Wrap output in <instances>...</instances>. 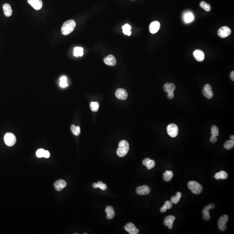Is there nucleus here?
<instances>
[{"label": "nucleus", "instance_id": "obj_1", "mask_svg": "<svg viewBox=\"0 0 234 234\" xmlns=\"http://www.w3.org/2000/svg\"><path fill=\"white\" fill-rule=\"evenodd\" d=\"M76 23L73 20H70L65 22L61 28L62 33L64 35L70 34L76 27Z\"/></svg>", "mask_w": 234, "mask_h": 234}, {"label": "nucleus", "instance_id": "obj_2", "mask_svg": "<svg viewBox=\"0 0 234 234\" xmlns=\"http://www.w3.org/2000/svg\"><path fill=\"white\" fill-rule=\"evenodd\" d=\"M129 149V143L125 140H122L119 143V148L117 150V154L119 157H124L127 154Z\"/></svg>", "mask_w": 234, "mask_h": 234}, {"label": "nucleus", "instance_id": "obj_3", "mask_svg": "<svg viewBox=\"0 0 234 234\" xmlns=\"http://www.w3.org/2000/svg\"><path fill=\"white\" fill-rule=\"evenodd\" d=\"M188 187L192 193L199 194L202 192V187L198 182L195 181H190L188 183Z\"/></svg>", "mask_w": 234, "mask_h": 234}, {"label": "nucleus", "instance_id": "obj_4", "mask_svg": "<svg viewBox=\"0 0 234 234\" xmlns=\"http://www.w3.org/2000/svg\"><path fill=\"white\" fill-rule=\"evenodd\" d=\"M4 141L5 143L7 146L11 147L16 143V137L11 133H7L5 135Z\"/></svg>", "mask_w": 234, "mask_h": 234}, {"label": "nucleus", "instance_id": "obj_5", "mask_svg": "<svg viewBox=\"0 0 234 234\" xmlns=\"http://www.w3.org/2000/svg\"><path fill=\"white\" fill-rule=\"evenodd\" d=\"M167 132L169 135L172 137H175L177 136L178 133V127L175 124H170L168 125L167 128Z\"/></svg>", "mask_w": 234, "mask_h": 234}, {"label": "nucleus", "instance_id": "obj_6", "mask_svg": "<svg viewBox=\"0 0 234 234\" xmlns=\"http://www.w3.org/2000/svg\"><path fill=\"white\" fill-rule=\"evenodd\" d=\"M229 220V216L227 215H224L220 217L218 222V227L221 231H224L226 229V223Z\"/></svg>", "mask_w": 234, "mask_h": 234}, {"label": "nucleus", "instance_id": "obj_7", "mask_svg": "<svg viewBox=\"0 0 234 234\" xmlns=\"http://www.w3.org/2000/svg\"><path fill=\"white\" fill-rule=\"evenodd\" d=\"M231 30L229 27L227 26H224L219 30L218 31V34L219 36L222 38H227L230 35Z\"/></svg>", "mask_w": 234, "mask_h": 234}, {"label": "nucleus", "instance_id": "obj_8", "mask_svg": "<svg viewBox=\"0 0 234 234\" xmlns=\"http://www.w3.org/2000/svg\"><path fill=\"white\" fill-rule=\"evenodd\" d=\"M215 206L213 203L209 204V206H207L204 208L202 211V213L203 214V218L204 220L208 221L210 219V215L209 214V211L210 209L215 208Z\"/></svg>", "mask_w": 234, "mask_h": 234}, {"label": "nucleus", "instance_id": "obj_9", "mask_svg": "<svg viewBox=\"0 0 234 234\" xmlns=\"http://www.w3.org/2000/svg\"><path fill=\"white\" fill-rule=\"evenodd\" d=\"M212 87L209 84H206L203 87L202 93L203 95L206 98L208 99H211L213 98V91L212 90Z\"/></svg>", "mask_w": 234, "mask_h": 234}, {"label": "nucleus", "instance_id": "obj_10", "mask_svg": "<svg viewBox=\"0 0 234 234\" xmlns=\"http://www.w3.org/2000/svg\"><path fill=\"white\" fill-rule=\"evenodd\" d=\"M27 2L35 10H40L43 7V2L41 0H27Z\"/></svg>", "mask_w": 234, "mask_h": 234}, {"label": "nucleus", "instance_id": "obj_11", "mask_svg": "<svg viewBox=\"0 0 234 234\" xmlns=\"http://www.w3.org/2000/svg\"><path fill=\"white\" fill-rule=\"evenodd\" d=\"M150 191L151 190L149 186L147 185H144L137 187L136 192L138 195L143 196V195H146L149 194Z\"/></svg>", "mask_w": 234, "mask_h": 234}, {"label": "nucleus", "instance_id": "obj_12", "mask_svg": "<svg viewBox=\"0 0 234 234\" xmlns=\"http://www.w3.org/2000/svg\"><path fill=\"white\" fill-rule=\"evenodd\" d=\"M117 98L120 100H126L127 98L128 94L127 92L123 89H119L115 92Z\"/></svg>", "mask_w": 234, "mask_h": 234}, {"label": "nucleus", "instance_id": "obj_13", "mask_svg": "<svg viewBox=\"0 0 234 234\" xmlns=\"http://www.w3.org/2000/svg\"><path fill=\"white\" fill-rule=\"evenodd\" d=\"M176 218L173 215H169L166 216L164 221V223L165 226H168L170 229L173 228V224Z\"/></svg>", "mask_w": 234, "mask_h": 234}, {"label": "nucleus", "instance_id": "obj_14", "mask_svg": "<svg viewBox=\"0 0 234 234\" xmlns=\"http://www.w3.org/2000/svg\"><path fill=\"white\" fill-rule=\"evenodd\" d=\"M160 23L158 21L152 22L149 26V30L152 34H156L160 28Z\"/></svg>", "mask_w": 234, "mask_h": 234}, {"label": "nucleus", "instance_id": "obj_15", "mask_svg": "<svg viewBox=\"0 0 234 234\" xmlns=\"http://www.w3.org/2000/svg\"><path fill=\"white\" fill-rule=\"evenodd\" d=\"M193 56L198 61H202L205 59V54L201 50H196L193 52Z\"/></svg>", "mask_w": 234, "mask_h": 234}, {"label": "nucleus", "instance_id": "obj_16", "mask_svg": "<svg viewBox=\"0 0 234 234\" xmlns=\"http://www.w3.org/2000/svg\"><path fill=\"white\" fill-rule=\"evenodd\" d=\"M67 183L65 180H59L56 181L54 184L55 188L58 191L62 190L66 187Z\"/></svg>", "mask_w": 234, "mask_h": 234}, {"label": "nucleus", "instance_id": "obj_17", "mask_svg": "<svg viewBox=\"0 0 234 234\" xmlns=\"http://www.w3.org/2000/svg\"><path fill=\"white\" fill-rule=\"evenodd\" d=\"M104 62L106 65L110 66H115L116 64V60L112 55H109L104 59Z\"/></svg>", "mask_w": 234, "mask_h": 234}, {"label": "nucleus", "instance_id": "obj_18", "mask_svg": "<svg viewBox=\"0 0 234 234\" xmlns=\"http://www.w3.org/2000/svg\"><path fill=\"white\" fill-rule=\"evenodd\" d=\"M183 21L186 23L192 22L194 20V16L193 13L190 12L185 13L183 16Z\"/></svg>", "mask_w": 234, "mask_h": 234}, {"label": "nucleus", "instance_id": "obj_19", "mask_svg": "<svg viewBox=\"0 0 234 234\" xmlns=\"http://www.w3.org/2000/svg\"><path fill=\"white\" fill-rule=\"evenodd\" d=\"M176 87L174 84L171 83H166L164 86V89L166 93H174Z\"/></svg>", "mask_w": 234, "mask_h": 234}, {"label": "nucleus", "instance_id": "obj_20", "mask_svg": "<svg viewBox=\"0 0 234 234\" xmlns=\"http://www.w3.org/2000/svg\"><path fill=\"white\" fill-rule=\"evenodd\" d=\"M105 212L107 213V218L109 219H111L114 218L115 215V212L114 208L111 206H108L105 209Z\"/></svg>", "mask_w": 234, "mask_h": 234}, {"label": "nucleus", "instance_id": "obj_21", "mask_svg": "<svg viewBox=\"0 0 234 234\" xmlns=\"http://www.w3.org/2000/svg\"><path fill=\"white\" fill-rule=\"evenodd\" d=\"M3 10H4V14L5 16L7 17H9L11 16L12 14V10L11 5L8 4H5L3 5Z\"/></svg>", "mask_w": 234, "mask_h": 234}, {"label": "nucleus", "instance_id": "obj_22", "mask_svg": "<svg viewBox=\"0 0 234 234\" xmlns=\"http://www.w3.org/2000/svg\"><path fill=\"white\" fill-rule=\"evenodd\" d=\"M216 180H225L228 177V174L226 172L224 171H221L219 173H216L214 176Z\"/></svg>", "mask_w": 234, "mask_h": 234}, {"label": "nucleus", "instance_id": "obj_23", "mask_svg": "<svg viewBox=\"0 0 234 234\" xmlns=\"http://www.w3.org/2000/svg\"><path fill=\"white\" fill-rule=\"evenodd\" d=\"M173 175H174V174L172 171L166 170L163 174V179L165 181H170L173 178Z\"/></svg>", "mask_w": 234, "mask_h": 234}, {"label": "nucleus", "instance_id": "obj_24", "mask_svg": "<svg viewBox=\"0 0 234 234\" xmlns=\"http://www.w3.org/2000/svg\"><path fill=\"white\" fill-rule=\"evenodd\" d=\"M93 186L94 188H100L103 190H107V186L105 183H103L101 181H99L96 183H94L93 184Z\"/></svg>", "mask_w": 234, "mask_h": 234}, {"label": "nucleus", "instance_id": "obj_25", "mask_svg": "<svg viewBox=\"0 0 234 234\" xmlns=\"http://www.w3.org/2000/svg\"><path fill=\"white\" fill-rule=\"evenodd\" d=\"M131 26L128 24H126L122 27L123 32L125 35L130 36L131 34Z\"/></svg>", "mask_w": 234, "mask_h": 234}, {"label": "nucleus", "instance_id": "obj_26", "mask_svg": "<svg viewBox=\"0 0 234 234\" xmlns=\"http://www.w3.org/2000/svg\"><path fill=\"white\" fill-rule=\"evenodd\" d=\"M83 55V49L81 47H76L74 48V55L76 57L82 56Z\"/></svg>", "mask_w": 234, "mask_h": 234}, {"label": "nucleus", "instance_id": "obj_27", "mask_svg": "<svg viewBox=\"0 0 234 234\" xmlns=\"http://www.w3.org/2000/svg\"><path fill=\"white\" fill-rule=\"evenodd\" d=\"M182 194L180 192H176V196H173L171 197V201L173 204H177L180 201V198L181 197Z\"/></svg>", "mask_w": 234, "mask_h": 234}, {"label": "nucleus", "instance_id": "obj_28", "mask_svg": "<svg viewBox=\"0 0 234 234\" xmlns=\"http://www.w3.org/2000/svg\"><path fill=\"white\" fill-rule=\"evenodd\" d=\"M71 130L73 135L76 136H78L80 133V128L79 126H76L74 125H72L71 126Z\"/></svg>", "mask_w": 234, "mask_h": 234}, {"label": "nucleus", "instance_id": "obj_29", "mask_svg": "<svg viewBox=\"0 0 234 234\" xmlns=\"http://www.w3.org/2000/svg\"><path fill=\"white\" fill-rule=\"evenodd\" d=\"M234 146V140H229L225 143L224 147L226 150H231L233 148Z\"/></svg>", "mask_w": 234, "mask_h": 234}, {"label": "nucleus", "instance_id": "obj_30", "mask_svg": "<svg viewBox=\"0 0 234 234\" xmlns=\"http://www.w3.org/2000/svg\"><path fill=\"white\" fill-rule=\"evenodd\" d=\"M200 7H202V9H204L207 11H211V7L210 5L207 4L205 1H202L200 3Z\"/></svg>", "mask_w": 234, "mask_h": 234}, {"label": "nucleus", "instance_id": "obj_31", "mask_svg": "<svg viewBox=\"0 0 234 234\" xmlns=\"http://www.w3.org/2000/svg\"><path fill=\"white\" fill-rule=\"evenodd\" d=\"M90 109L94 112H96L99 110V104L98 102H92L90 103Z\"/></svg>", "mask_w": 234, "mask_h": 234}, {"label": "nucleus", "instance_id": "obj_32", "mask_svg": "<svg viewBox=\"0 0 234 234\" xmlns=\"http://www.w3.org/2000/svg\"><path fill=\"white\" fill-rule=\"evenodd\" d=\"M135 225L131 223H128L125 226V230L128 232H131L132 231L135 229Z\"/></svg>", "mask_w": 234, "mask_h": 234}, {"label": "nucleus", "instance_id": "obj_33", "mask_svg": "<svg viewBox=\"0 0 234 234\" xmlns=\"http://www.w3.org/2000/svg\"><path fill=\"white\" fill-rule=\"evenodd\" d=\"M219 129L218 127H217L216 126L213 125L211 127V133L212 134V135L215 137L218 136L219 135Z\"/></svg>", "mask_w": 234, "mask_h": 234}, {"label": "nucleus", "instance_id": "obj_34", "mask_svg": "<svg viewBox=\"0 0 234 234\" xmlns=\"http://www.w3.org/2000/svg\"><path fill=\"white\" fill-rule=\"evenodd\" d=\"M60 85L61 87L65 88L68 86L67 82V78L66 76H62L60 79Z\"/></svg>", "mask_w": 234, "mask_h": 234}, {"label": "nucleus", "instance_id": "obj_35", "mask_svg": "<svg viewBox=\"0 0 234 234\" xmlns=\"http://www.w3.org/2000/svg\"><path fill=\"white\" fill-rule=\"evenodd\" d=\"M45 150L43 149H40L37 150L36 152V155L39 158H44Z\"/></svg>", "mask_w": 234, "mask_h": 234}, {"label": "nucleus", "instance_id": "obj_36", "mask_svg": "<svg viewBox=\"0 0 234 234\" xmlns=\"http://www.w3.org/2000/svg\"><path fill=\"white\" fill-rule=\"evenodd\" d=\"M155 161L154 160H150V162H149L148 164V165L146 166H147L148 169L150 170L153 168L154 166H155Z\"/></svg>", "mask_w": 234, "mask_h": 234}, {"label": "nucleus", "instance_id": "obj_37", "mask_svg": "<svg viewBox=\"0 0 234 234\" xmlns=\"http://www.w3.org/2000/svg\"><path fill=\"white\" fill-rule=\"evenodd\" d=\"M173 203L171 201H166L164 206L168 209H170L173 206Z\"/></svg>", "mask_w": 234, "mask_h": 234}, {"label": "nucleus", "instance_id": "obj_38", "mask_svg": "<svg viewBox=\"0 0 234 234\" xmlns=\"http://www.w3.org/2000/svg\"><path fill=\"white\" fill-rule=\"evenodd\" d=\"M210 141L212 143H215L217 141V138L216 137L212 135L210 137Z\"/></svg>", "mask_w": 234, "mask_h": 234}, {"label": "nucleus", "instance_id": "obj_39", "mask_svg": "<svg viewBox=\"0 0 234 234\" xmlns=\"http://www.w3.org/2000/svg\"><path fill=\"white\" fill-rule=\"evenodd\" d=\"M150 159L148 158H147L143 160V165L145 166H147L149 162L150 161Z\"/></svg>", "mask_w": 234, "mask_h": 234}, {"label": "nucleus", "instance_id": "obj_40", "mask_svg": "<svg viewBox=\"0 0 234 234\" xmlns=\"http://www.w3.org/2000/svg\"><path fill=\"white\" fill-rule=\"evenodd\" d=\"M139 230L138 229H135L131 231V232H129V234H137L139 233Z\"/></svg>", "mask_w": 234, "mask_h": 234}, {"label": "nucleus", "instance_id": "obj_41", "mask_svg": "<svg viewBox=\"0 0 234 234\" xmlns=\"http://www.w3.org/2000/svg\"><path fill=\"white\" fill-rule=\"evenodd\" d=\"M50 157V153L49 151L48 150H45V151L44 154V158H48Z\"/></svg>", "mask_w": 234, "mask_h": 234}, {"label": "nucleus", "instance_id": "obj_42", "mask_svg": "<svg viewBox=\"0 0 234 234\" xmlns=\"http://www.w3.org/2000/svg\"><path fill=\"white\" fill-rule=\"evenodd\" d=\"M168 98H169V99H173V98H174V93H168Z\"/></svg>", "mask_w": 234, "mask_h": 234}, {"label": "nucleus", "instance_id": "obj_43", "mask_svg": "<svg viewBox=\"0 0 234 234\" xmlns=\"http://www.w3.org/2000/svg\"><path fill=\"white\" fill-rule=\"evenodd\" d=\"M168 210V209L164 207V206H163V207H161V208L160 209V212L161 213H165V212H166V210Z\"/></svg>", "mask_w": 234, "mask_h": 234}, {"label": "nucleus", "instance_id": "obj_44", "mask_svg": "<svg viewBox=\"0 0 234 234\" xmlns=\"http://www.w3.org/2000/svg\"><path fill=\"white\" fill-rule=\"evenodd\" d=\"M230 78H231V80H232V81H234V71H232L231 72V73L230 76Z\"/></svg>", "mask_w": 234, "mask_h": 234}, {"label": "nucleus", "instance_id": "obj_45", "mask_svg": "<svg viewBox=\"0 0 234 234\" xmlns=\"http://www.w3.org/2000/svg\"><path fill=\"white\" fill-rule=\"evenodd\" d=\"M230 138L231 140H234V136L233 135H231L230 137Z\"/></svg>", "mask_w": 234, "mask_h": 234}, {"label": "nucleus", "instance_id": "obj_46", "mask_svg": "<svg viewBox=\"0 0 234 234\" xmlns=\"http://www.w3.org/2000/svg\"><path fill=\"white\" fill-rule=\"evenodd\" d=\"M131 1H135V0H131Z\"/></svg>", "mask_w": 234, "mask_h": 234}]
</instances>
